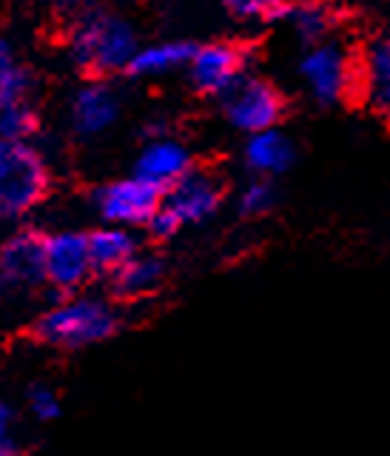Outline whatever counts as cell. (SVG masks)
I'll return each instance as SVG.
<instances>
[{
	"label": "cell",
	"instance_id": "6",
	"mask_svg": "<svg viewBox=\"0 0 390 456\" xmlns=\"http://www.w3.org/2000/svg\"><path fill=\"white\" fill-rule=\"evenodd\" d=\"M299 77L311 97L322 106H334L348 94L353 83V66L337 43H313L299 61Z\"/></svg>",
	"mask_w": 390,
	"mask_h": 456
},
{
	"label": "cell",
	"instance_id": "3",
	"mask_svg": "<svg viewBox=\"0 0 390 456\" xmlns=\"http://www.w3.org/2000/svg\"><path fill=\"white\" fill-rule=\"evenodd\" d=\"M49 191V163L32 140L0 137V217H23Z\"/></svg>",
	"mask_w": 390,
	"mask_h": 456
},
{
	"label": "cell",
	"instance_id": "12",
	"mask_svg": "<svg viewBox=\"0 0 390 456\" xmlns=\"http://www.w3.org/2000/svg\"><path fill=\"white\" fill-rule=\"evenodd\" d=\"M191 168H194L191 151L185 149L180 140L163 134V137L149 140L146 146H142V151L137 154V163H134V175L157 185L160 191H166Z\"/></svg>",
	"mask_w": 390,
	"mask_h": 456
},
{
	"label": "cell",
	"instance_id": "5",
	"mask_svg": "<svg viewBox=\"0 0 390 456\" xmlns=\"http://www.w3.org/2000/svg\"><path fill=\"white\" fill-rule=\"evenodd\" d=\"M92 203H94V211L106 223L134 228V225H146L151 220V214L163 203V191L142 177L132 175V177L100 185L92 197Z\"/></svg>",
	"mask_w": 390,
	"mask_h": 456
},
{
	"label": "cell",
	"instance_id": "24",
	"mask_svg": "<svg viewBox=\"0 0 390 456\" xmlns=\"http://www.w3.org/2000/svg\"><path fill=\"white\" fill-rule=\"evenodd\" d=\"M18 442H14V417L6 403H0V456L18 453Z\"/></svg>",
	"mask_w": 390,
	"mask_h": 456
},
{
	"label": "cell",
	"instance_id": "13",
	"mask_svg": "<svg viewBox=\"0 0 390 456\" xmlns=\"http://www.w3.org/2000/svg\"><path fill=\"white\" fill-rule=\"evenodd\" d=\"M242 157H245V166H248L256 177H277L294 166L297 149H294V142L288 140V134H282L280 128L273 126V128H265V132L248 134Z\"/></svg>",
	"mask_w": 390,
	"mask_h": 456
},
{
	"label": "cell",
	"instance_id": "10",
	"mask_svg": "<svg viewBox=\"0 0 390 456\" xmlns=\"http://www.w3.org/2000/svg\"><path fill=\"white\" fill-rule=\"evenodd\" d=\"M163 206L175 211L183 225L202 223L214 217L216 208L223 206V183L211 171L191 168L163 191Z\"/></svg>",
	"mask_w": 390,
	"mask_h": 456
},
{
	"label": "cell",
	"instance_id": "18",
	"mask_svg": "<svg viewBox=\"0 0 390 456\" xmlns=\"http://www.w3.org/2000/svg\"><path fill=\"white\" fill-rule=\"evenodd\" d=\"M40 128V118L32 100L0 106V137L4 140H32Z\"/></svg>",
	"mask_w": 390,
	"mask_h": 456
},
{
	"label": "cell",
	"instance_id": "8",
	"mask_svg": "<svg viewBox=\"0 0 390 456\" xmlns=\"http://www.w3.org/2000/svg\"><path fill=\"white\" fill-rule=\"evenodd\" d=\"M245 75V52L234 43H206L197 46L189 61L194 89L211 97H223Z\"/></svg>",
	"mask_w": 390,
	"mask_h": 456
},
{
	"label": "cell",
	"instance_id": "17",
	"mask_svg": "<svg viewBox=\"0 0 390 456\" xmlns=\"http://www.w3.org/2000/svg\"><path fill=\"white\" fill-rule=\"evenodd\" d=\"M288 20H291L297 37L305 43V46H313V43H322L330 32V9L325 4H299L294 9H288L285 14Z\"/></svg>",
	"mask_w": 390,
	"mask_h": 456
},
{
	"label": "cell",
	"instance_id": "27",
	"mask_svg": "<svg viewBox=\"0 0 390 456\" xmlns=\"http://www.w3.org/2000/svg\"><path fill=\"white\" fill-rule=\"evenodd\" d=\"M6 289H9V285L4 282V277H0V299H4V294H6Z\"/></svg>",
	"mask_w": 390,
	"mask_h": 456
},
{
	"label": "cell",
	"instance_id": "15",
	"mask_svg": "<svg viewBox=\"0 0 390 456\" xmlns=\"http://www.w3.org/2000/svg\"><path fill=\"white\" fill-rule=\"evenodd\" d=\"M194 43L189 40H160V43H149V46H140L128 63V75L132 77H163L171 71L185 69L194 54Z\"/></svg>",
	"mask_w": 390,
	"mask_h": 456
},
{
	"label": "cell",
	"instance_id": "26",
	"mask_svg": "<svg viewBox=\"0 0 390 456\" xmlns=\"http://www.w3.org/2000/svg\"><path fill=\"white\" fill-rule=\"evenodd\" d=\"M57 6L61 9H80V6H85V0H57Z\"/></svg>",
	"mask_w": 390,
	"mask_h": 456
},
{
	"label": "cell",
	"instance_id": "16",
	"mask_svg": "<svg viewBox=\"0 0 390 456\" xmlns=\"http://www.w3.org/2000/svg\"><path fill=\"white\" fill-rule=\"evenodd\" d=\"M85 237H89V254H92V265L97 274H111V271H118L128 256H134L140 251L134 234L128 232L126 225L109 223Z\"/></svg>",
	"mask_w": 390,
	"mask_h": 456
},
{
	"label": "cell",
	"instance_id": "21",
	"mask_svg": "<svg viewBox=\"0 0 390 456\" xmlns=\"http://www.w3.org/2000/svg\"><path fill=\"white\" fill-rule=\"evenodd\" d=\"M32 89H35V77L20 61H14L12 66L0 69V106L32 100Z\"/></svg>",
	"mask_w": 390,
	"mask_h": 456
},
{
	"label": "cell",
	"instance_id": "4",
	"mask_svg": "<svg viewBox=\"0 0 390 456\" xmlns=\"http://www.w3.org/2000/svg\"><path fill=\"white\" fill-rule=\"evenodd\" d=\"M223 109L228 123L245 134L265 132V128L280 126L285 114V97L273 83L263 77L242 75L231 89L223 94Z\"/></svg>",
	"mask_w": 390,
	"mask_h": 456
},
{
	"label": "cell",
	"instance_id": "2",
	"mask_svg": "<svg viewBox=\"0 0 390 456\" xmlns=\"http://www.w3.org/2000/svg\"><path fill=\"white\" fill-rule=\"evenodd\" d=\"M120 331V314L111 303L89 294H71L46 308L35 322V334L54 348H89Z\"/></svg>",
	"mask_w": 390,
	"mask_h": 456
},
{
	"label": "cell",
	"instance_id": "19",
	"mask_svg": "<svg viewBox=\"0 0 390 456\" xmlns=\"http://www.w3.org/2000/svg\"><path fill=\"white\" fill-rule=\"evenodd\" d=\"M228 14L248 23H271L288 14V0H223Z\"/></svg>",
	"mask_w": 390,
	"mask_h": 456
},
{
	"label": "cell",
	"instance_id": "7",
	"mask_svg": "<svg viewBox=\"0 0 390 456\" xmlns=\"http://www.w3.org/2000/svg\"><path fill=\"white\" fill-rule=\"evenodd\" d=\"M43 260H46V282L61 291H77L94 274L89 237L80 232H54L43 240Z\"/></svg>",
	"mask_w": 390,
	"mask_h": 456
},
{
	"label": "cell",
	"instance_id": "1",
	"mask_svg": "<svg viewBox=\"0 0 390 456\" xmlns=\"http://www.w3.org/2000/svg\"><path fill=\"white\" fill-rule=\"evenodd\" d=\"M137 49L134 26L109 9H83L69 35L71 63L94 77L126 71Z\"/></svg>",
	"mask_w": 390,
	"mask_h": 456
},
{
	"label": "cell",
	"instance_id": "23",
	"mask_svg": "<svg viewBox=\"0 0 390 456\" xmlns=\"http://www.w3.org/2000/svg\"><path fill=\"white\" fill-rule=\"evenodd\" d=\"M146 228H149V234L151 237H157V240H168V237H175L180 228H183V223H180V217L171 208H166L163 203H160V208H157L154 214H151V220L146 223Z\"/></svg>",
	"mask_w": 390,
	"mask_h": 456
},
{
	"label": "cell",
	"instance_id": "9",
	"mask_svg": "<svg viewBox=\"0 0 390 456\" xmlns=\"http://www.w3.org/2000/svg\"><path fill=\"white\" fill-rule=\"evenodd\" d=\"M123 100L106 80H89L69 100V123L80 137H100L118 123Z\"/></svg>",
	"mask_w": 390,
	"mask_h": 456
},
{
	"label": "cell",
	"instance_id": "22",
	"mask_svg": "<svg viewBox=\"0 0 390 456\" xmlns=\"http://www.w3.org/2000/svg\"><path fill=\"white\" fill-rule=\"evenodd\" d=\"M26 403H28V411H32V417L40 419V422H52L61 417V396H57L54 388H49V385H32L26 394Z\"/></svg>",
	"mask_w": 390,
	"mask_h": 456
},
{
	"label": "cell",
	"instance_id": "25",
	"mask_svg": "<svg viewBox=\"0 0 390 456\" xmlns=\"http://www.w3.org/2000/svg\"><path fill=\"white\" fill-rule=\"evenodd\" d=\"M14 61H18V54H14V46H12V40L0 37V69L12 66Z\"/></svg>",
	"mask_w": 390,
	"mask_h": 456
},
{
	"label": "cell",
	"instance_id": "11",
	"mask_svg": "<svg viewBox=\"0 0 390 456\" xmlns=\"http://www.w3.org/2000/svg\"><path fill=\"white\" fill-rule=\"evenodd\" d=\"M46 234L35 228H20L0 242V277L9 289H32L46 282V260H43Z\"/></svg>",
	"mask_w": 390,
	"mask_h": 456
},
{
	"label": "cell",
	"instance_id": "20",
	"mask_svg": "<svg viewBox=\"0 0 390 456\" xmlns=\"http://www.w3.org/2000/svg\"><path fill=\"white\" fill-rule=\"evenodd\" d=\"M273 206H277V185L271 183V177L251 180L237 197V208L242 217H263Z\"/></svg>",
	"mask_w": 390,
	"mask_h": 456
},
{
	"label": "cell",
	"instance_id": "14",
	"mask_svg": "<svg viewBox=\"0 0 390 456\" xmlns=\"http://www.w3.org/2000/svg\"><path fill=\"white\" fill-rule=\"evenodd\" d=\"M163 277H166L163 256L137 251L134 256H128L118 271H111V289L123 299H140L160 289Z\"/></svg>",
	"mask_w": 390,
	"mask_h": 456
}]
</instances>
